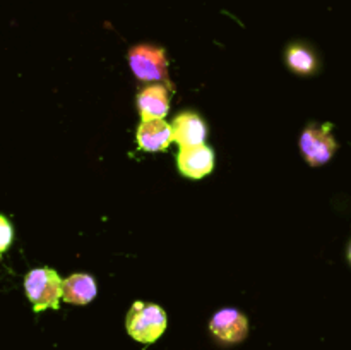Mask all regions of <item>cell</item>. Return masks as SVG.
<instances>
[{
  "instance_id": "6da1fadb",
  "label": "cell",
  "mask_w": 351,
  "mask_h": 350,
  "mask_svg": "<svg viewBox=\"0 0 351 350\" xmlns=\"http://www.w3.org/2000/svg\"><path fill=\"white\" fill-rule=\"evenodd\" d=\"M24 292L34 312H41L45 309H58L62 294H64V281L51 268H36V270H31L24 278Z\"/></svg>"
},
{
  "instance_id": "7a4b0ae2",
  "label": "cell",
  "mask_w": 351,
  "mask_h": 350,
  "mask_svg": "<svg viewBox=\"0 0 351 350\" xmlns=\"http://www.w3.org/2000/svg\"><path fill=\"white\" fill-rule=\"evenodd\" d=\"M167 312L156 304L137 301L127 312V333L139 343H154L167 329Z\"/></svg>"
},
{
  "instance_id": "3957f363",
  "label": "cell",
  "mask_w": 351,
  "mask_h": 350,
  "mask_svg": "<svg viewBox=\"0 0 351 350\" xmlns=\"http://www.w3.org/2000/svg\"><path fill=\"white\" fill-rule=\"evenodd\" d=\"M129 65L141 81H168V60L163 48L153 45H137L129 51Z\"/></svg>"
},
{
  "instance_id": "277c9868",
  "label": "cell",
  "mask_w": 351,
  "mask_h": 350,
  "mask_svg": "<svg viewBox=\"0 0 351 350\" xmlns=\"http://www.w3.org/2000/svg\"><path fill=\"white\" fill-rule=\"evenodd\" d=\"M338 150L335 136L331 134V124H311L300 136V151L311 167H321L332 158Z\"/></svg>"
},
{
  "instance_id": "5b68a950",
  "label": "cell",
  "mask_w": 351,
  "mask_h": 350,
  "mask_svg": "<svg viewBox=\"0 0 351 350\" xmlns=\"http://www.w3.org/2000/svg\"><path fill=\"white\" fill-rule=\"evenodd\" d=\"M209 331L221 343H240L249 335V319L239 309H221L209 321Z\"/></svg>"
},
{
  "instance_id": "8992f818",
  "label": "cell",
  "mask_w": 351,
  "mask_h": 350,
  "mask_svg": "<svg viewBox=\"0 0 351 350\" xmlns=\"http://www.w3.org/2000/svg\"><path fill=\"white\" fill-rule=\"evenodd\" d=\"M177 167L182 175L189 178H202L215 168V153L206 144L180 148L177 156Z\"/></svg>"
},
{
  "instance_id": "52a82bcc",
  "label": "cell",
  "mask_w": 351,
  "mask_h": 350,
  "mask_svg": "<svg viewBox=\"0 0 351 350\" xmlns=\"http://www.w3.org/2000/svg\"><path fill=\"white\" fill-rule=\"evenodd\" d=\"M137 144L141 150L156 153V151H167L173 141V129L170 124L163 119L143 120L137 127Z\"/></svg>"
},
{
  "instance_id": "ba28073f",
  "label": "cell",
  "mask_w": 351,
  "mask_h": 350,
  "mask_svg": "<svg viewBox=\"0 0 351 350\" xmlns=\"http://www.w3.org/2000/svg\"><path fill=\"white\" fill-rule=\"evenodd\" d=\"M171 129H173V141L180 144V148L204 144L208 136V126L194 112H184L175 117Z\"/></svg>"
},
{
  "instance_id": "9c48e42d",
  "label": "cell",
  "mask_w": 351,
  "mask_h": 350,
  "mask_svg": "<svg viewBox=\"0 0 351 350\" xmlns=\"http://www.w3.org/2000/svg\"><path fill=\"white\" fill-rule=\"evenodd\" d=\"M137 108L143 120L165 119L170 112V98L165 86L154 84L141 89L137 95Z\"/></svg>"
},
{
  "instance_id": "30bf717a",
  "label": "cell",
  "mask_w": 351,
  "mask_h": 350,
  "mask_svg": "<svg viewBox=\"0 0 351 350\" xmlns=\"http://www.w3.org/2000/svg\"><path fill=\"white\" fill-rule=\"evenodd\" d=\"M96 281L91 275L86 273H75L64 280V294L62 299L69 304L84 305L89 304L93 299L96 297Z\"/></svg>"
},
{
  "instance_id": "8fae6325",
  "label": "cell",
  "mask_w": 351,
  "mask_h": 350,
  "mask_svg": "<svg viewBox=\"0 0 351 350\" xmlns=\"http://www.w3.org/2000/svg\"><path fill=\"white\" fill-rule=\"evenodd\" d=\"M285 60H287L288 67L297 74L311 75L317 71V57L304 43L290 45L285 54Z\"/></svg>"
},
{
  "instance_id": "7c38bea8",
  "label": "cell",
  "mask_w": 351,
  "mask_h": 350,
  "mask_svg": "<svg viewBox=\"0 0 351 350\" xmlns=\"http://www.w3.org/2000/svg\"><path fill=\"white\" fill-rule=\"evenodd\" d=\"M14 239V230L9 220L3 215H0V254L5 253L10 247Z\"/></svg>"
},
{
  "instance_id": "4fadbf2b",
  "label": "cell",
  "mask_w": 351,
  "mask_h": 350,
  "mask_svg": "<svg viewBox=\"0 0 351 350\" xmlns=\"http://www.w3.org/2000/svg\"><path fill=\"white\" fill-rule=\"evenodd\" d=\"M348 257H350V263H351V246H350V250H348Z\"/></svg>"
}]
</instances>
